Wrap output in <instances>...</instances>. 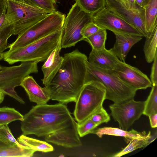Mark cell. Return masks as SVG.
Returning a JSON list of instances; mask_svg holds the SVG:
<instances>
[{
  "mask_svg": "<svg viewBox=\"0 0 157 157\" xmlns=\"http://www.w3.org/2000/svg\"><path fill=\"white\" fill-rule=\"evenodd\" d=\"M77 123L65 104L33 106L24 116L21 128L23 135L44 136L47 142L69 148L79 136Z\"/></svg>",
  "mask_w": 157,
  "mask_h": 157,
  "instance_id": "1",
  "label": "cell"
},
{
  "mask_svg": "<svg viewBox=\"0 0 157 157\" xmlns=\"http://www.w3.org/2000/svg\"><path fill=\"white\" fill-rule=\"evenodd\" d=\"M63 57L58 72L45 87L51 100L66 104L76 102L85 84L88 59L78 49L66 53Z\"/></svg>",
  "mask_w": 157,
  "mask_h": 157,
  "instance_id": "2",
  "label": "cell"
},
{
  "mask_svg": "<svg viewBox=\"0 0 157 157\" xmlns=\"http://www.w3.org/2000/svg\"><path fill=\"white\" fill-rule=\"evenodd\" d=\"M91 81L101 83L106 90V99L114 103L134 98L137 91L123 81L113 71L100 68L88 61L85 84Z\"/></svg>",
  "mask_w": 157,
  "mask_h": 157,
  "instance_id": "3",
  "label": "cell"
},
{
  "mask_svg": "<svg viewBox=\"0 0 157 157\" xmlns=\"http://www.w3.org/2000/svg\"><path fill=\"white\" fill-rule=\"evenodd\" d=\"M62 28L25 46L4 52L3 59L10 64L17 62L45 61L61 40Z\"/></svg>",
  "mask_w": 157,
  "mask_h": 157,
  "instance_id": "4",
  "label": "cell"
},
{
  "mask_svg": "<svg viewBox=\"0 0 157 157\" xmlns=\"http://www.w3.org/2000/svg\"><path fill=\"white\" fill-rule=\"evenodd\" d=\"M6 11L4 24L12 25L13 35H18L48 14L24 0H7Z\"/></svg>",
  "mask_w": 157,
  "mask_h": 157,
  "instance_id": "5",
  "label": "cell"
},
{
  "mask_svg": "<svg viewBox=\"0 0 157 157\" xmlns=\"http://www.w3.org/2000/svg\"><path fill=\"white\" fill-rule=\"evenodd\" d=\"M105 97V89L100 82L91 81L85 84L75 102L74 115L77 123L90 119L103 107Z\"/></svg>",
  "mask_w": 157,
  "mask_h": 157,
  "instance_id": "6",
  "label": "cell"
},
{
  "mask_svg": "<svg viewBox=\"0 0 157 157\" xmlns=\"http://www.w3.org/2000/svg\"><path fill=\"white\" fill-rule=\"evenodd\" d=\"M66 16L58 11L48 13L45 17L18 35L10 44L9 51L25 46L62 28Z\"/></svg>",
  "mask_w": 157,
  "mask_h": 157,
  "instance_id": "7",
  "label": "cell"
},
{
  "mask_svg": "<svg viewBox=\"0 0 157 157\" xmlns=\"http://www.w3.org/2000/svg\"><path fill=\"white\" fill-rule=\"evenodd\" d=\"M93 16L82 10L75 2L65 17L62 28L61 48L75 46L78 42L84 40L81 34L83 26L92 21Z\"/></svg>",
  "mask_w": 157,
  "mask_h": 157,
  "instance_id": "8",
  "label": "cell"
},
{
  "mask_svg": "<svg viewBox=\"0 0 157 157\" xmlns=\"http://www.w3.org/2000/svg\"><path fill=\"white\" fill-rule=\"evenodd\" d=\"M105 7L134 27L146 39L150 35L144 24V10L126 0H105Z\"/></svg>",
  "mask_w": 157,
  "mask_h": 157,
  "instance_id": "9",
  "label": "cell"
},
{
  "mask_svg": "<svg viewBox=\"0 0 157 157\" xmlns=\"http://www.w3.org/2000/svg\"><path fill=\"white\" fill-rule=\"evenodd\" d=\"M145 101H137L134 98L109 106L111 115L118 123L120 128L127 130L143 114Z\"/></svg>",
  "mask_w": 157,
  "mask_h": 157,
  "instance_id": "10",
  "label": "cell"
},
{
  "mask_svg": "<svg viewBox=\"0 0 157 157\" xmlns=\"http://www.w3.org/2000/svg\"><path fill=\"white\" fill-rule=\"evenodd\" d=\"M92 21L101 29L114 34L119 33L144 37L136 28L105 7L93 16Z\"/></svg>",
  "mask_w": 157,
  "mask_h": 157,
  "instance_id": "11",
  "label": "cell"
},
{
  "mask_svg": "<svg viewBox=\"0 0 157 157\" xmlns=\"http://www.w3.org/2000/svg\"><path fill=\"white\" fill-rule=\"evenodd\" d=\"M124 82L136 91L151 87L150 79L138 68L119 60L113 70Z\"/></svg>",
  "mask_w": 157,
  "mask_h": 157,
  "instance_id": "12",
  "label": "cell"
},
{
  "mask_svg": "<svg viewBox=\"0 0 157 157\" xmlns=\"http://www.w3.org/2000/svg\"><path fill=\"white\" fill-rule=\"evenodd\" d=\"M20 86L25 90L30 101L36 105L46 104L51 99L49 93L46 87L40 86L32 76H28L24 78Z\"/></svg>",
  "mask_w": 157,
  "mask_h": 157,
  "instance_id": "13",
  "label": "cell"
},
{
  "mask_svg": "<svg viewBox=\"0 0 157 157\" xmlns=\"http://www.w3.org/2000/svg\"><path fill=\"white\" fill-rule=\"evenodd\" d=\"M61 40L45 60L42 67L44 76L41 81L45 86L51 82L63 63V57L60 55L61 49Z\"/></svg>",
  "mask_w": 157,
  "mask_h": 157,
  "instance_id": "14",
  "label": "cell"
},
{
  "mask_svg": "<svg viewBox=\"0 0 157 157\" xmlns=\"http://www.w3.org/2000/svg\"><path fill=\"white\" fill-rule=\"evenodd\" d=\"M88 59L89 63L98 68L113 71L120 60L109 49L105 48L100 50L92 49Z\"/></svg>",
  "mask_w": 157,
  "mask_h": 157,
  "instance_id": "15",
  "label": "cell"
},
{
  "mask_svg": "<svg viewBox=\"0 0 157 157\" xmlns=\"http://www.w3.org/2000/svg\"><path fill=\"white\" fill-rule=\"evenodd\" d=\"M114 34L116 41L113 47L109 50L120 61L125 62L132 47L140 41L143 36L119 33Z\"/></svg>",
  "mask_w": 157,
  "mask_h": 157,
  "instance_id": "16",
  "label": "cell"
},
{
  "mask_svg": "<svg viewBox=\"0 0 157 157\" xmlns=\"http://www.w3.org/2000/svg\"><path fill=\"white\" fill-rule=\"evenodd\" d=\"M144 132L140 133L134 129L128 131L116 128L104 127L95 129L91 132L90 133L95 134L100 138H101L103 135L124 137L130 141L133 138L142 135Z\"/></svg>",
  "mask_w": 157,
  "mask_h": 157,
  "instance_id": "17",
  "label": "cell"
},
{
  "mask_svg": "<svg viewBox=\"0 0 157 157\" xmlns=\"http://www.w3.org/2000/svg\"><path fill=\"white\" fill-rule=\"evenodd\" d=\"M144 9L145 26L150 36L157 27V0H148Z\"/></svg>",
  "mask_w": 157,
  "mask_h": 157,
  "instance_id": "18",
  "label": "cell"
},
{
  "mask_svg": "<svg viewBox=\"0 0 157 157\" xmlns=\"http://www.w3.org/2000/svg\"><path fill=\"white\" fill-rule=\"evenodd\" d=\"M150 131L146 134L145 132L140 136L132 139L130 141L128 145L121 151L111 156L113 157H119L131 152L138 148L145 147L148 145L151 136Z\"/></svg>",
  "mask_w": 157,
  "mask_h": 157,
  "instance_id": "19",
  "label": "cell"
},
{
  "mask_svg": "<svg viewBox=\"0 0 157 157\" xmlns=\"http://www.w3.org/2000/svg\"><path fill=\"white\" fill-rule=\"evenodd\" d=\"M17 140L20 144L35 151L48 152L54 150L53 146L47 142L28 137L23 134L18 138Z\"/></svg>",
  "mask_w": 157,
  "mask_h": 157,
  "instance_id": "20",
  "label": "cell"
},
{
  "mask_svg": "<svg viewBox=\"0 0 157 157\" xmlns=\"http://www.w3.org/2000/svg\"><path fill=\"white\" fill-rule=\"evenodd\" d=\"M157 27L150 36L146 39L144 47L145 59L149 63L153 62L157 55Z\"/></svg>",
  "mask_w": 157,
  "mask_h": 157,
  "instance_id": "21",
  "label": "cell"
},
{
  "mask_svg": "<svg viewBox=\"0 0 157 157\" xmlns=\"http://www.w3.org/2000/svg\"><path fill=\"white\" fill-rule=\"evenodd\" d=\"M36 151L28 147H21L17 145L8 146L0 151V157H31Z\"/></svg>",
  "mask_w": 157,
  "mask_h": 157,
  "instance_id": "22",
  "label": "cell"
},
{
  "mask_svg": "<svg viewBox=\"0 0 157 157\" xmlns=\"http://www.w3.org/2000/svg\"><path fill=\"white\" fill-rule=\"evenodd\" d=\"M80 9L93 16L105 7V0H75Z\"/></svg>",
  "mask_w": 157,
  "mask_h": 157,
  "instance_id": "23",
  "label": "cell"
},
{
  "mask_svg": "<svg viewBox=\"0 0 157 157\" xmlns=\"http://www.w3.org/2000/svg\"><path fill=\"white\" fill-rule=\"evenodd\" d=\"M23 116L14 108L7 107H0V126L8 125L11 122L22 121Z\"/></svg>",
  "mask_w": 157,
  "mask_h": 157,
  "instance_id": "24",
  "label": "cell"
},
{
  "mask_svg": "<svg viewBox=\"0 0 157 157\" xmlns=\"http://www.w3.org/2000/svg\"><path fill=\"white\" fill-rule=\"evenodd\" d=\"M107 35L106 30L101 28L94 33L85 39L84 40L90 44L92 49L101 50L105 48Z\"/></svg>",
  "mask_w": 157,
  "mask_h": 157,
  "instance_id": "25",
  "label": "cell"
},
{
  "mask_svg": "<svg viewBox=\"0 0 157 157\" xmlns=\"http://www.w3.org/2000/svg\"><path fill=\"white\" fill-rule=\"evenodd\" d=\"M151 92L145 101L143 114L148 116L157 113V85L152 86Z\"/></svg>",
  "mask_w": 157,
  "mask_h": 157,
  "instance_id": "26",
  "label": "cell"
},
{
  "mask_svg": "<svg viewBox=\"0 0 157 157\" xmlns=\"http://www.w3.org/2000/svg\"><path fill=\"white\" fill-rule=\"evenodd\" d=\"M13 35L12 25L3 23L0 28V60L3 59L4 51L10 48V44H8L7 40Z\"/></svg>",
  "mask_w": 157,
  "mask_h": 157,
  "instance_id": "27",
  "label": "cell"
},
{
  "mask_svg": "<svg viewBox=\"0 0 157 157\" xmlns=\"http://www.w3.org/2000/svg\"><path fill=\"white\" fill-rule=\"evenodd\" d=\"M0 139L10 146L16 145L22 148L27 147L20 144L15 139L8 125L0 126Z\"/></svg>",
  "mask_w": 157,
  "mask_h": 157,
  "instance_id": "28",
  "label": "cell"
},
{
  "mask_svg": "<svg viewBox=\"0 0 157 157\" xmlns=\"http://www.w3.org/2000/svg\"><path fill=\"white\" fill-rule=\"evenodd\" d=\"M29 4L48 13L56 11L55 0H24Z\"/></svg>",
  "mask_w": 157,
  "mask_h": 157,
  "instance_id": "29",
  "label": "cell"
},
{
  "mask_svg": "<svg viewBox=\"0 0 157 157\" xmlns=\"http://www.w3.org/2000/svg\"><path fill=\"white\" fill-rule=\"evenodd\" d=\"M98 126L90 119L82 123H77V130L79 136L82 137L90 133Z\"/></svg>",
  "mask_w": 157,
  "mask_h": 157,
  "instance_id": "30",
  "label": "cell"
},
{
  "mask_svg": "<svg viewBox=\"0 0 157 157\" xmlns=\"http://www.w3.org/2000/svg\"><path fill=\"white\" fill-rule=\"evenodd\" d=\"M90 119L98 126L103 123H107L110 120V117L103 107L94 114Z\"/></svg>",
  "mask_w": 157,
  "mask_h": 157,
  "instance_id": "31",
  "label": "cell"
},
{
  "mask_svg": "<svg viewBox=\"0 0 157 157\" xmlns=\"http://www.w3.org/2000/svg\"><path fill=\"white\" fill-rule=\"evenodd\" d=\"M100 29L93 21L89 22L82 28L81 34L84 39L97 32Z\"/></svg>",
  "mask_w": 157,
  "mask_h": 157,
  "instance_id": "32",
  "label": "cell"
},
{
  "mask_svg": "<svg viewBox=\"0 0 157 157\" xmlns=\"http://www.w3.org/2000/svg\"><path fill=\"white\" fill-rule=\"evenodd\" d=\"M153 62L150 79L152 86L157 85V55Z\"/></svg>",
  "mask_w": 157,
  "mask_h": 157,
  "instance_id": "33",
  "label": "cell"
},
{
  "mask_svg": "<svg viewBox=\"0 0 157 157\" xmlns=\"http://www.w3.org/2000/svg\"><path fill=\"white\" fill-rule=\"evenodd\" d=\"M149 117L151 126L152 128L157 127V113L151 114Z\"/></svg>",
  "mask_w": 157,
  "mask_h": 157,
  "instance_id": "34",
  "label": "cell"
},
{
  "mask_svg": "<svg viewBox=\"0 0 157 157\" xmlns=\"http://www.w3.org/2000/svg\"><path fill=\"white\" fill-rule=\"evenodd\" d=\"M7 0H0V17L6 10Z\"/></svg>",
  "mask_w": 157,
  "mask_h": 157,
  "instance_id": "35",
  "label": "cell"
},
{
  "mask_svg": "<svg viewBox=\"0 0 157 157\" xmlns=\"http://www.w3.org/2000/svg\"><path fill=\"white\" fill-rule=\"evenodd\" d=\"M135 2L137 6L144 8L146 3L145 0H135Z\"/></svg>",
  "mask_w": 157,
  "mask_h": 157,
  "instance_id": "36",
  "label": "cell"
},
{
  "mask_svg": "<svg viewBox=\"0 0 157 157\" xmlns=\"http://www.w3.org/2000/svg\"><path fill=\"white\" fill-rule=\"evenodd\" d=\"M6 10H5L0 17V28L3 24L6 17Z\"/></svg>",
  "mask_w": 157,
  "mask_h": 157,
  "instance_id": "37",
  "label": "cell"
},
{
  "mask_svg": "<svg viewBox=\"0 0 157 157\" xmlns=\"http://www.w3.org/2000/svg\"><path fill=\"white\" fill-rule=\"evenodd\" d=\"M9 146L0 139V151Z\"/></svg>",
  "mask_w": 157,
  "mask_h": 157,
  "instance_id": "38",
  "label": "cell"
},
{
  "mask_svg": "<svg viewBox=\"0 0 157 157\" xmlns=\"http://www.w3.org/2000/svg\"><path fill=\"white\" fill-rule=\"evenodd\" d=\"M5 97V94L2 91H0V104L3 101Z\"/></svg>",
  "mask_w": 157,
  "mask_h": 157,
  "instance_id": "39",
  "label": "cell"
},
{
  "mask_svg": "<svg viewBox=\"0 0 157 157\" xmlns=\"http://www.w3.org/2000/svg\"><path fill=\"white\" fill-rule=\"evenodd\" d=\"M126 0L128 2H129L131 3V4H132L134 6H137V5L136 4V3L135 2V0Z\"/></svg>",
  "mask_w": 157,
  "mask_h": 157,
  "instance_id": "40",
  "label": "cell"
},
{
  "mask_svg": "<svg viewBox=\"0 0 157 157\" xmlns=\"http://www.w3.org/2000/svg\"><path fill=\"white\" fill-rule=\"evenodd\" d=\"M3 67H2L0 65V71L1 70H2L3 69Z\"/></svg>",
  "mask_w": 157,
  "mask_h": 157,
  "instance_id": "41",
  "label": "cell"
}]
</instances>
